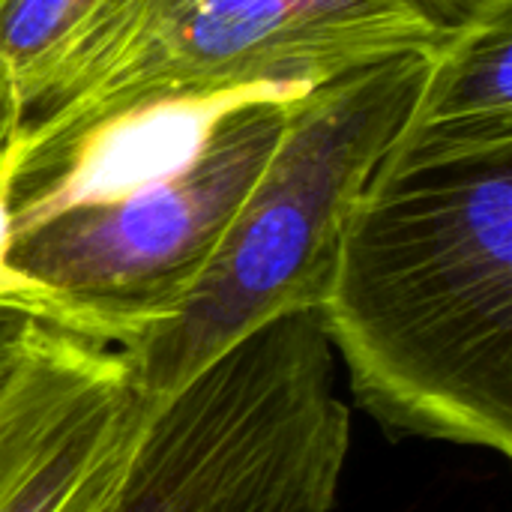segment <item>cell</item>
I'll list each match as a JSON object with an SVG mask.
<instances>
[{
	"label": "cell",
	"instance_id": "cell-1",
	"mask_svg": "<svg viewBox=\"0 0 512 512\" xmlns=\"http://www.w3.org/2000/svg\"><path fill=\"white\" fill-rule=\"evenodd\" d=\"M387 432L512 456V129H405L354 201L318 309Z\"/></svg>",
	"mask_w": 512,
	"mask_h": 512
},
{
	"label": "cell",
	"instance_id": "cell-2",
	"mask_svg": "<svg viewBox=\"0 0 512 512\" xmlns=\"http://www.w3.org/2000/svg\"><path fill=\"white\" fill-rule=\"evenodd\" d=\"M303 93H153L21 132L9 264L57 327L138 345L192 291Z\"/></svg>",
	"mask_w": 512,
	"mask_h": 512
},
{
	"label": "cell",
	"instance_id": "cell-3",
	"mask_svg": "<svg viewBox=\"0 0 512 512\" xmlns=\"http://www.w3.org/2000/svg\"><path fill=\"white\" fill-rule=\"evenodd\" d=\"M432 54L384 57L291 105L270 162L180 309L123 351L153 402L267 324L321 309L348 213L402 132Z\"/></svg>",
	"mask_w": 512,
	"mask_h": 512
},
{
	"label": "cell",
	"instance_id": "cell-4",
	"mask_svg": "<svg viewBox=\"0 0 512 512\" xmlns=\"http://www.w3.org/2000/svg\"><path fill=\"white\" fill-rule=\"evenodd\" d=\"M318 309L267 324L150 414L126 468L66 512H330L351 417Z\"/></svg>",
	"mask_w": 512,
	"mask_h": 512
},
{
	"label": "cell",
	"instance_id": "cell-5",
	"mask_svg": "<svg viewBox=\"0 0 512 512\" xmlns=\"http://www.w3.org/2000/svg\"><path fill=\"white\" fill-rule=\"evenodd\" d=\"M453 33L423 0H99L18 132L153 93L312 90L393 54H432Z\"/></svg>",
	"mask_w": 512,
	"mask_h": 512
},
{
	"label": "cell",
	"instance_id": "cell-6",
	"mask_svg": "<svg viewBox=\"0 0 512 512\" xmlns=\"http://www.w3.org/2000/svg\"><path fill=\"white\" fill-rule=\"evenodd\" d=\"M153 402L120 348L39 324L0 381V512H66L114 480Z\"/></svg>",
	"mask_w": 512,
	"mask_h": 512
},
{
	"label": "cell",
	"instance_id": "cell-7",
	"mask_svg": "<svg viewBox=\"0 0 512 512\" xmlns=\"http://www.w3.org/2000/svg\"><path fill=\"white\" fill-rule=\"evenodd\" d=\"M405 129H512V0L462 24L429 57Z\"/></svg>",
	"mask_w": 512,
	"mask_h": 512
},
{
	"label": "cell",
	"instance_id": "cell-8",
	"mask_svg": "<svg viewBox=\"0 0 512 512\" xmlns=\"http://www.w3.org/2000/svg\"><path fill=\"white\" fill-rule=\"evenodd\" d=\"M96 6L99 0H0V141L18 132L33 87Z\"/></svg>",
	"mask_w": 512,
	"mask_h": 512
},
{
	"label": "cell",
	"instance_id": "cell-9",
	"mask_svg": "<svg viewBox=\"0 0 512 512\" xmlns=\"http://www.w3.org/2000/svg\"><path fill=\"white\" fill-rule=\"evenodd\" d=\"M21 153H24V135L21 132L0 141V309H12V312L39 318V321L57 327V315H54L51 300L9 264L12 231H15L12 189H15Z\"/></svg>",
	"mask_w": 512,
	"mask_h": 512
},
{
	"label": "cell",
	"instance_id": "cell-10",
	"mask_svg": "<svg viewBox=\"0 0 512 512\" xmlns=\"http://www.w3.org/2000/svg\"><path fill=\"white\" fill-rule=\"evenodd\" d=\"M39 324H45V321L12 312V309H0V381L27 354Z\"/></svg>",
	"mask_w": 512,
	"mask_h": 512
},
{
	"label": "cell",
	"instance_id": "cell-11",
	"mask_svg": "<svg viewBox=\"0 0 512 512\" xmlns=\"http://www.w3.org/2000/svg\"><path fill=\"white\" fill-rule=\"evenodd\" d=\"M447 27L459 30L462 24L474 21L477 15H483L486 9H492L501 0H423Z\"/></svg>",
	"mask_w": 512,
	"mask_h": 512
}]
</instances>
